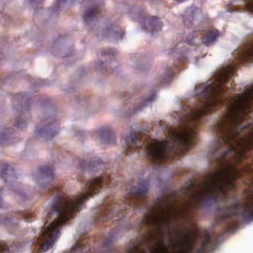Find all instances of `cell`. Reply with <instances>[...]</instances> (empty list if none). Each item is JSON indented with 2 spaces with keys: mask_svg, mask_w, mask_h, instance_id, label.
<instances>
[{
  "mask_svg": "<svg viewBox=\"0 0 253 253\" xmlns=\"http://www.w3.org/2000/svg\"><path fill=\"white\" fill-rule=\"evenodd\" d=\"M2 205V199H1V198H0V206Z\"/></svg>",
  "mask_w": 253,
  "mask_h": 253,
  "instance_id": "44dd1931",
  "label": "cell"
},
{
  "mask_svg": "<svg viewBox=\"0 0 253 253\" xmlns=\"http://www.w3.org/2000/svg\"><path fill=\"white\" fill-rule=\"evenodd\" d=\"M20 138L18 136L17 132L11 127L0 128V145L10 146L16 144Z\"/></svg>",
  "mask_w": 253,
  "mask_h": 253,
  "instance_id": "ba28073f",
  "label": "cell"
},
{
  "mask_svg": "<svg viewBox=\"0 0 253 253\" xmlns=\"http://www.w3.org/2000/svg\"><path fill=\"white\" fill-rule=\"evenodd\" d=\"M72 44V39L67 35H62L55 39L52 46V52L54 54L62 56L68 50L69 47Z\"/></svg>",
  "mask_w": 253,
  "mask_h": 253,
  "instance_id": "52a82bcc",
  "label": "cell"
},
{
  "mask_svg": "<svg viewBox=\"0 0 253 253\" xmlns=\"http://www.w3.org/2000/svg\"><path fill=\"white\" fill-rule=\"evenodd\" d=\"M34 15V22L39 27H46L54 22L55 16L57 11L56 10L50 11L47 9L36 10Z\"/></svg>",
  "mask_w": 253,
  "mask_h": 253,
  "instance_id": "8992f818",
  "label": "cell"
},
{
  "mask_svg": "<svg viewBox=\"0 0 253 253\" xmlns=\"http://www.w3.org/2000/svg\"><path fill=\"white\" fill-rule=\"evenodd\" d=\"M43 2V0H28V5L33 9H39L40 5Z\"/></svg>",
  "mask_w": 253,
  "mask_h": 253,
  "instance_id": "2e32d148",
  "label": "cell"
},
{
  "mask_svg": "<svg viewBox=\"0 0 253 253\" xmlns=\"http://www.w3.org/2000/svg\"><path fill=\"white\" fill-rule=\"evenodd\" d=\"M11 103L16 111L20 112L29 111L32 105V97L28 93H19L11 97Z\"/></svg>",
  "mask_w": 253,
  "mask_h": 253,
  "instance_id": "277c9868",
  "label": "cell"
},
{
  "mask_svg": "<svg viewBox=\"0 0 253 253\" xmlns=\"http://www.w3.org/2000/svg\"><path fill=\"white\" fill-rule=\"evenodd\" d=\"M11 0H0V12L3 11L7 8Z\"/></svg>",
  "mask_w": 253,
  "mask_h": 253,
  "instance_id": "ac0fdd59",
  "label": "cell"
},
{
  "mask_svg": "<svg viewBox=\"0 0 253 253\" xmlns=\"http://www.w3.org/2000/svg\"><path fill=\"white\" fill-rule=\"evenodd\" d=\"M223 253H253V225L230 237L225 244Z\"/></svg>",
  "mask_w": 253,
  "mask_h": 253,
  "instance_id": "6da1fadb",
  "label": "cell"
},
{
  "mask_svg": "<svg viewBox=\"0 0 253 253\" xmlns=\"http://www.w3.org/2000/svg\"><path fill=\"white\" fill-rule=\"evenodd\" d=\"M73 4H74V0H56L55 10L57 12L64 11L72 6Z\"/></svg>",
  "mask_w": 253,
  "mask_h": 253,
  "instance_id": "4fadbf2b",
  "label": "cell"
},
{
  "mask_svg": "<svg viewBox=\"0 0 253 253\" xmlns=\"http://www.w3.org/2000/svg\"><path fill=\"white\" fill-rule=\"evenodd\" d=\"M178 2H184V1H185V0H177Z\"/></svg>",
  "mask_w": 253,
  "mask_h": 253,
  "instance_id": "ffe728a7",
  "label": "cell"
},
{
  "mask_svg": "<svg viewBox=\"0 0 253 253\" xmlns=\"http://www.w3.org/2000/svg\"><path fill=\"white\" fill-rule=\"evenodd\" d=\"M99 12L100 11H99L98 7L88 8V9L84 11V16H83L84 22L87 25H91V24L94 23L96 20L97 18H98Z\"/></svg>",
  "mask_w": 253,
  "mask_h": 253,
  "instance_id": "8fae6325",
  "label": "cell"
},
{
  "mask_svg": "<svg viewBox=\"0 0 253 253\" xmlns=\"http://www.w3.org/2000/svg\"><path fill=\"white\" fill-rule=\"evenodd\" d=\"M101 0H84L83 2V6L85 8V11L88 8H94V7H98V2Z\"/></svg>",
  "mask_w": 253,
  "mask_h": 253,
  "instance_id": "9a60e30c",
  "label": "cell"
},
{
  "mask_svg": "<svg viewBox=\"0 0 253 253\" xmlns=\"http://www.w3.org/2000/svg\"><path fill=\"white\" fill-rule=\"evenodd\" d=\"M105 35L108 36H119L120 37L121 35L122 34V29L121 28L118 26H112L109 27V28H106V30L105 31Z\"/></svg>",
  "mask_w": 253,
  "mask_h": 253,
  "instance_id": "5bb4252c",
  "label": "cell"
},
{
  "mask_svg": "<svg viewBox=\"0 0 253 253\" xmlns=\"http://www.w3.org/2000/svg\"><path fill=\"white\" fill-rule=\"evenodd\" d=\"M3 54L2 53H0V62L2 61L3 60Z\"/></svg>",
  "mask_w": 253,
  "mask_h": 253,
  "instance_id": "d6986e66",
  "label": "cell"
},
{
  "mask_svg": "<svg viewBox=\"0 0 253 253\" xmlns=\"http://www.w3.org/2000/svg\"><path fill=\"white\" fill-rule=\"evenodd\" d=\"M142 28L144 32L150 33H156L161 32L164 26L162 20L158 16H144L141 20Z\"/></svg>",
  "mask_w": 253,
  "mask_h": 253,
  "instance_id": "5b68a950",
  "label": "cell"
},
{
  "mask_svg": "<svg viewBox=\"0 0 253 253\" xmlns=\"http://www.w3.org/2000/svg\"><path fill=\"white\" fill-rule=\"evenodd\" d=\"M0 177L6 181H11L16 179L17 175L15 168L11 164L0 162Z\"/></svg>",
  "mask_w": 253,
  "mask_h": 253,
  "instance_id": "30bf717a",
  "label": "cell"
},
{
  "mask_svg": "<svg viewBox=\"0 0 253 253\" xmlns=\"http://www.w3.org/2000/svg\"><path fill=\"white\" fill-rule=\"evenodd\" d=\"M202 17V10L195 5H191L183 14V23L187 28H192L200 23Z\"/></svg>",
  "mask_w": 253,
  "mask_h": 253,
  "instance_id": "3957f363",
  "label": "cell"
},
{
  "mask_svg": "<svg viewBox=\"0 0 253 253\" xmlns=\"http://www.w3.org/2000/svg\"><path fill=\"white\" fill-rule=\"evenodd\" d=\"M15 125L18 128L24 129L26 127L27 123L25 119H22V118H17L15 121Z\"/></svg>",
  "mask_w": 253,
  "mask_h": 253,
  "instance_id": "e0dca14e",
  "label": "cell"
},
{
  "mask_svg": "<svg viewBox=\"0 0 253 253\" xmlns=\"http://www.w3.org/2000/svg\"><path fill=\"white\" fill-rule=\"evenodd\" d=\"M53 177L51 169L47 166L39 167L33 173V178L38 185H46Z\"/></svg>",
  "mask_w": 253,
  "mask_h": 253,
  "instance_id": "9c48e42d",
  "label": "cell"
},
{
  "mask_svg": "<svg viewBox=\"0 0 253 253\" xmlns=\"http://www.w3.org/2000/svg\"><path fill=\"white\" fill-rule=\"evenodd\" d=\"M252 102H253V91H248L244 97L238 98L234 105H232L231 109L230 108L224 117V124L222 126L224 125L229 128L241 123L247 111L249 112L253 106Z\"/></svg>",
  "mask_w": 253,
  "mask_h": 253,
  "instance_id": "7a4b0ae2",
  "label": "cell"
},
{
  "mask_svg": "<svg viewBox=\"0 0 253 253\" xmlns=\"http://www.w3.org/2000/svg\"><path fill=\"white\" fill-rule=\"evenodd\" d=\"M219 36V33L218 31H209L204 36L202 40H203L204 43L206 45V46H211V45H213L214 42H216Z\"/></svg>",
  "mask_w": 253,
  "mask_h": 253,
  "instance_id": "7c38bea8",
  "label": "cell"
}]
</instances>
